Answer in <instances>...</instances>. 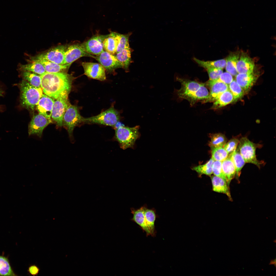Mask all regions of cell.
Here are the masks:
<instances>
[{"label":"cell","mask_w":276,"mask_h":276,"mask_svg":"<svg viewBox=\"0 0 276 276\" xmlns=\"http://www.w3.org/2000/svg\"><path fill=\"white\" fill-rule=\"evenodd\" d=\"M238 139L233 138L226 143L223 146V148L228 153L229 155L233 153L236 149L239 143Z\"/></svg>","instance_id":"obj_39"},{"label":"cell","mask_w":276,"mask_h":276,"mask_svg":"<svg viewBox=\"0 0 276 276\" xmlns=\"http://www.w3.org/2000/svg\"><path fill=\"white\" fill-rule=\"evenodd\" d=\"M234 102L233 95L229 90L223 93L219 98L214 102L211 109L216 110L224 107Z\"/></svg>","instance_id":"obj_25"},{"label":"cell","mask_w":276,"mask_h":276,"mask_svg":"<svg viewBox=\"0 0 276 276\" xmlns=\"http://www.w3.org/2000/svg\"><path fill=\"white\" fill-rule=\"evenodd\" d=\"M240 53L236 52L230 53L225 59L226 70L227 72L232 75L236 76L238 73L236 66L239 58Z\"/></svg>","instance_id":"obj_24"},{"label":"cell","mask_w":276,"mask_h":276,"mask_svg":"<svg viewBox=\"0 0 276 276\" xmlns=\"http://www.w3.org/2000/svg\"><path fill=\"white\" fill-rule=\"evenodd\" d=\"M2 91L0 90V96L2 95Z\"/></svg>","instance_id":"obj_44"},{"label":"cell","mask_w":276,"mask_h":276,"mask_svg":"<svg viewBox=\"0 0 276 276\" xmlns=\"http://www.w3.org/2000/svg\"><path fill=\"white\" fill-rule=\"evenodd\" d=\"M254 61L245 53H242L237 62L236 69L238 73H251L254 72Z\"/></svg>","instance_id":"obj_17"},{"label":"cell","mask_w":276,"mask_h":276,"mask_svg":"<svg viewBox=\"0 0 276 276\" xmlns=\"http://www.w3.org/2000/svg\"><path fill=\"white\" fill-rule=\"evenodd\" d=\"M222 162L214 161L212 165L213 173L214 175L224 179L227 182V180L222 171Z\"/></svg>","instance_id":"obj_38"},{"label":"cell","mask_w":276,"mask_h":276,"mask_svg":"<svg viewBox=\"0 0 276 276\" xmlns=\"http://www.w3.org/2000/svg\"><path fill=\"white\" fill-rule=\"evenodd\" d=\"M145 224L149 230L151 235L154 236L155 234V223L156 218L155 210L149 209L145 206L144 211Z\"/></svg>","instance_id":"obj_26"},{"label":"cell","mask_w":276,"mask_h":276,"mask_svg":"<svg viewBox=\"0 0 276 276\" xmlns=\"http://www.w3.org/2000/svg\"><path fill=\"white\" fill-rule=\"evenodd\" d=\"M209 77V80H215L217 79L220 75L223 73V69L220 68H212L206 69Z\"/></svg>","instance_id":"obj_40"},{"label":"cell","mask_w":276,"mask_h":276,"mask_svg":"<svg viewBox=\"0 0 276 276\" xmlns=\"http://www.w3.org/2000/svg\"><path fill=\"white\" fill-rule=\"evenodd\" d=\"M52 122L51 119L42 114L39 113L34 115L28 125L29 136L35 135L41 138L44 129Z\"/></svg>","instance_id":"obj_10"},{"label":"cell","mask_w":276,"mask_h":276,"mask_svg":"<svg viewBox=\"0 0 276 276\" xmlns=\"http://www.w3.org/2000/svg\"><path fill=\"white\" fill-rule=\"evenodd\" d=\"M204 84L209 87L210 91L207 97L203 100V103L214 102L222 94L229 90L228 85L217 80H209Z\"/></svg>","instance_id":"obj_15"},{"label":"cell","mask_w":276,"mask_h":276,"mask_svg":"<svg viewBox=\"0 0 276 276\" xmlns=\"http://www.w3.org/2000/svg\"><path fill=\"white\" fill-rule=\"evenodd\" d=\"M70 93L64 92L55 99L52 110L51 119L55 122L59 127L62 126L64 115L70 105L68 99Z\"/></svg>","instance_id":"obj_8"},{"label":"cell","mask_w":276,"mask_h":276,"mask_svg":"<svg viewBox=\"0 0 276 276\" xmlns=\"http://www.w3.org/2000/svg\"><path fill=\"white\" fill-rule=\"evenodd\" d=\"M84 118L80 115L78 107L70 104L64 115L62 126L67 130L72 142L74 140V130L76 127L84 124Z\"/></svg>","instance_id":"obj_6"},{"label":"cell","mask_w":276,"mask_h":276,"mask_svg":"<svg viewBox=\"0 0 276 276\" xmlns=\"http://www.w3.org/2000/svg\"><path fill=\"white\" fill-rule=\"evenodd\" d=\"M82 65L84 74L88 77L100 81L106 79V70L99 63L83 62Z\"/></svg>","instance_id":"obj_14"},{"label":"cell","mask_w":276,"mask_h":276,"mask_svg":"<svg viewBox=\"0 0 276 276\" xmlns=\"http://www.w3.org/2000/svg\"><path fill=\"white\" fill-rule=\"evenodd\" d=\"M21 75L24 80L32 85L38 88L41 87L40 75L28 71H21Z\"/></svg>","instance_id":"obj_31"},{"label":"cell","mask_w":276,"mask_h":276,"mask_svg":"<svg viewBox=\"0 0 276 276\" xmlns=\"http://www.w3.org/2000/svg\"><path fill=\"white\" fill-rule=\"evenodd\" d=\"M39 268L37 266L32 265L28 268V271L31 275L35 276L37 275L39 273Z\"/></svg>","instance_id":"obj_42"},{"label":"cell","mask_w":276,"mask_h":276,"mask_svg":"<svg viewBox=\"0 0 276 276\" xmlns=\"http://www.w3.org/2000/svg\"><path fill=\"white\" fill-rule=\"evenodd\" d=\"M121 118L119 112L112 105L108 109L92 117L84 118V124H96L114 128Z\"/></svg>","instance_id":"obj_5"},{"label":"cell","mask_w":276,"mask_h":276,"mask_svg":"<svg viewBox=\"0 0 276 276\" xmlns=\"http://www.w3.org/2000/svg\"><path fill=\"white\" fill-rule=\"evenodd\" d=\"M54 100L52 98L43 94L36 106L39 113L51 119L52 111Z\"/></svg>","instance_id":"obj_16"},{"label":"cell","mask_w":276,"mask_h":276,"mask_svg":"<svg viewBox=\"0 0 276 276\" xmlns=\"http://www.w3.org/2000/svg\"><path fill=\"white\" fill-rule=\"evenodd\" d=\"M131 51L130 47L125 48L116 53L115 55L118 61L122 64V67L126 71L129 70V67L131 62Z\"/></svg>","instance_id":"obj_28"},{"label":"cell","mask_w":276,"mask_h":276,"mask_svg":"<svg viewBox=\"0 0 276 276\" xmlns=\"http://www.w3.org/2000/svg\"><path fill=\"white\" fill-rule=\"evenodd\" d=\"M139 126L133 127L121 126L114 128V138L119 143L120 147L123 150L132 148L136 140L139 137Z\"/></svg>","instance_id":"obj_4"},{"label":"cell","mask_w":276,"mask_h":276,"mask_svg":"<svg viewBox=\"0 0 276 276\" xmlns=\"http://www.w3.org/2000/svg\"><path fill=\"white\" fill-rule=\"evenodd\" d=\"M31 60L41 63L43 66L45 72L48 73H56L63 72L68 69L71 65L70 64L61 65L42 59Z\"/></svg>","instance_id":"obj_21"},{"label":"cell","mask_w":276,"mask_h":276,"mask_svg":"<svg viewBox=\"0 0 276 276\" xmlns=\"http://www.w3.org/2000/svg\"><path fill=\"white\" fill-rule=\"evenodd\" d=\"M67 47L64 45H59L47 51L31 57V60L42 59L58 64H65L64 54Z\"/></svg>","instance_id":"obj_9"},{"label":"cell","mask_w":276,"mask_h":276,"mask_svg":"<svg viewBox=\"0 0 276 276\" xmlns=\"http://www.w3.org/2000/svg\"><path fill=\"white\" fill-rule=\"evenodd\" d=\"M145 207L142 206L137 209H131V213L133 214L131 220L138 225L146 232L147 235H150V233L145 222L144 211Z\"/></svg>","instance_id":"obj_23"},{"label":"cell","mask_w":276,"mask_h":276,"mask_svg":"<svg viewBox=\"0 0 276 276\" xmlns=\"http://www.w3.org/2000/svg\"><path fill=\"white\" fill-rule=\"evenodd\" d=\"M40 76L41 88L48 96L55 99L64 92L70 93L74 78L72 74L63 72H45Z\"/></svg>","instance_id":"obj_1"},{"label":"cell","mask_w":276,"mask_h":276,"mask_svg":"<svg viewBox=\"0 0 276 276\" xmlns=\"http://www.w3.org/2000/svg\"><path fill=\"white\" fill-rule=\"evenodd\" d=\"M176 80L181 85L180 88L177 91L178 96L187 100L191 106L199 100H205L209 95L204 84L179 77Z\"/></svg>","instance_id":"obj_2"},{"label":"cell","mask_w":276,"mask_h":276,"mask_svg":"<svg viewBox=\"0 0 276 276\" xmlns=\"http://www.w3.org/2000/svg\"><path fill=\"white\" fill-rule=\"evenodd\" d=\"M214 161L211 158L206 164L194 167L192 169L199 174L210 176L213 173L212 165Z\"/></svg>","instance_id":"obj_34"},{"label":"cell","mask_w":276,"mask_h":276,"mask_svg":"<svg viewBox=\"0 0 276 276\" xmlns=\"http://www.w3.org/2000/svg\"><path fill=\"white\" fill-rule=\"evenodd\" d=\"M19 87L21 105L26 109L33 111L43 94L41 88L34 87L24 80L20 84Z\"/></svg>","instance_id":"obj_3"},{"label":"cell","mask_w":276,"mask_h":276,"mask_svg":"<svg viewBox=\"0 0 276 276\" xmlns=\"http://www.w3.org/2000/svg\"><path fill=\"white\" fill-rule=\"evenodd\" d=\"M228 86L229 89L233 96L234 101L237 100L243 96L244 92L236 80H233Z\"/></svg>","instance_id":"obj_35"},{"label":"cell","mask_w":276,"mask_h":276,"mask_svg":"<svg viewBox=\"0 0 276 276\" xmlns=\"http://www.w3.org/2000/svg\"><path fill=\"white\" fill-rule=\"evenodd\" d=\"M130 33L123 34L119 33V42L116 53L119 52L124 49L130 47L129 44V38Z\"/></svg>","instance_id":"obj_37"},{"label":"cell","mask_w":276,"mask_h":276,"mask_svg":"<svg viewBox=\"0 0 276 276\" xmlns=\"http://www.w3.org/2000/svg\"><path fill=\"white\" fill-rule=\"evenodd\" d=\"M8 258L0 255V276H16Z\"/></svg>","instance_id":"obj_32"},{"label":"cell","mask_w":276,"mask_h":276,"mask_svg":"<svg viewBox=\"0 0 276 276\" xmlns=\"http://www.w3.org/2000/svg\"><path fill=\"white\" fill-rule=\"evenodd\" d=\"M94 58L109 73H112L115 70L122 66L115 55L103 51L99 54L94 56Z\"/></svg>","instance_id":"obj_12"},{"label":"cell","mask_w":276,"mask_h":276,"mask_svg":"<svg viewBox=\"0 0 276 276\" xmlns=\"http://www.w3.org/2000/svg\"><path fill=\"white\" fill-rule=\"evenodd\" d=\"M109 35V34L95 35L86 41L81 43L82 45L87 53L93 55H98L104 51L103 42Z\"/></svg>","instance_id":"obj_11"},{"label":"cell","mask_w":276,"mask_h":276,"mask_svg":"<svg viewBox=\"0 0 276 276\" xmlns=\"http://www.w3.org/2000/svg\"><path fill=\"white\" fill-rule=\"evenodd\" d=\"M230 154L235 167L236 176L237 177H239L241 170L246 163L240 154L238 146L236 150Z\"/></svg>","instance_id":"obj_30"},{"label":"cell","mask_w":276,"mask_h":276,"mask_svg":"<svg viewBox=\"0 0 276 276\" xmlns=\"http://www.w3.org/2000/svg\"><path fill=\"white\" fill-rule=\"evenodd\" d=\"M239 143V151L245 162L253 164L259 168L262 163L256 158V151L260 145L253 143L246 137H242Z\"/></svg>","instance_id":"obj_7"},{"label":"cell","mask_w":276,"mask_h":276,"mask_svg":"<svg viewBox=\"0 0 276 276\" xmlns=\"http://www.w3.org/2000/svg\"><path fill=\"white\" fill-rule=\"evenodd\" d=\"M65 64H72L83 57H94V55L87 53L81 43L71 45L67 47L65 52Z\"/></svg>","instance_id":"obj_13"},{"label":"cell","mask_w":276,"mask_h":276,"mask_svg":"<svg viewBox=\"0 0 276 276\" xmlns=\"http://www.w3.org/2000/svg\"><path fill=\"white\" fill-rule=\"evenodd\" d=\"M269 264L270 265L273 264L276 267V259H274L271 260Z\"/></svg>","instance_id":"obj_43"},{"label":"cell","mask_w":276,"mask_h":276,"mask_svg":"<svg viewBox=\"0 0 276 276\" xmlns=\"http://www.w3.org/2000/svg\"><path fill=\"white\" fill-rule=\"evenodd\" d=\"M193 60L198 65L205 69L209 68H217L223 69L226 65L225 59H222L213 61H205L194 57Z\"/></svg>","instance_id":"obj_29"},{"label":"cell","mask_w":276,"mask_h":276,"mask_svg":"<svg viewBox=\"0 0 276 276\" xmlns=\"http://www.w3.org/2000/svg\"><path fill=\"white\" fill-rule=\"evenodd\" d=\"M227 141V138L224 135L221 133H216L211 136L209 145L211 148L223 147Z\"/></svg>","instance_id":"obj_33"},{"label":"cell","mask_w":276,"mask_h":276,"mask_svg":"<svg viewBox=\"0 0 276 276\" xmlns=\"http://www.w3.org/2000/svg\"><path fill=\"white\" fill-rule=\"evenodd\" d=\"M222 166L223 172L227 180V183L229 185L231 181L234 178L236 174L235 167L230 154L222 162Z\"/></svg>","instance_id":"obj_22"},{"label":"cell","mask_w":276,"mask_h":276,"mask_svg":"<svg viewBox=\"0 0 276 276\" xmlns=\"http://www.w3.org/2000/svg\"><path fill=\"white\" fill-rule=\"evenodd\" d=\"M119 34L112 32L104 40L103 43L104 51L114 55L116 53L119 42Z\"/></svg>","instance_id":"obj_20"},{"label":"cell","mask_w":276,"mask_h":276,"mask_svg":"<svg viewBox=\"0 0 276 276\" xmlns=\"http://www.w3.org/2000/svg\"><path fill=\"white\" fill-rule=\"evenodd\" d=\"M211 179L213 190L215 192L224 193L228 197L229 200L232 198L229 188V185L224 179L215 175L211 176Z\"/></svg>","instance_id":"obj_19"},{"label":"cell","mask_w":276,"mask_h":276,"mask_svg":"<svg viewBox=\"0 0 276 276\" xmlns=\"http://www.w3.org/2000/svg\"><path fill=\"white\" fill-rule=\"evenodd\" d=\"M233 80L232 75L227 72L223 73L217 80V81L223 82L228 85Z\"/></svg>","instance_id":"obj_41"},{"label":"cell","mask_w":276,"mask_h":276,"mask_svg":"<svg viewBox=\"0 0 276 276\" xmlns=\"http://www.w3.org/2000/svg\"><path fill=\"white\" fill-rule=\"evenodd\" d=\"M212 148V158L214 161L222 162L226 158L229 154L223 147Z\"/></svg>","instance_id":"obj_36"},{"label":"cell","mask_w":276,"mask_h":276,"mask_svg":"<svg viewBox=\"0 0 276 276\" xmlns=\"http://www.w3.org/2000/svg\"><path fill=\"white\" fill-rule=\"evenodd\" d=\"M19 69L21 71H28L38 74L40 75L45 72L42 65L40 63L31 61L29 63L25 64H20Z\"/></svg>","instance_id":"obj_27"},{"label":"cell","mask_w":276,"mask_h":276,"mask_svg":"<svg viewBox=\"0 0 276 276\" xmlns=\"http://www.w3.org/2000/svg\"><path fill=\"white\" fill-rule=\"evenodd\" d=\"M257 77L254 73H238L236 76V81L244 92L249 91L253 86Z\"/></svg>","instance_id":"obj_18"}]
</instances>
